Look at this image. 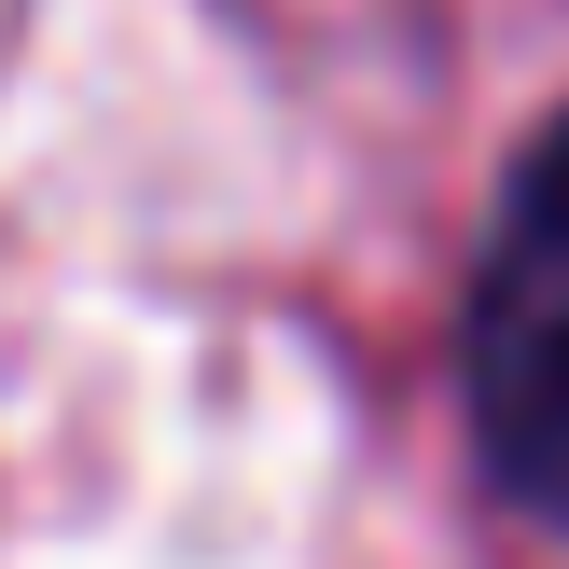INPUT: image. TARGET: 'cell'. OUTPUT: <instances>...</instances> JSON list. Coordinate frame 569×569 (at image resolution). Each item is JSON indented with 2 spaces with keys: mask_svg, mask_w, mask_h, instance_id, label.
<instances>
[{
  "mask_svg": "<svg viewBox=\"0 0 569 569\" xmlns=\"http://www.w3.org/2000/svg\"><path fill=\"white\" fill-rule=\"evenodd\" d=\"M472 417L487 472L569 528V126H542V153L515 167L472 278Z\"/></svg>",
  "mask_w": 569,
  "mask_h": 569,
  "instance_id": "cell-1",
  "label": "cell"
}]
</instances>
